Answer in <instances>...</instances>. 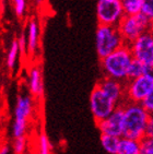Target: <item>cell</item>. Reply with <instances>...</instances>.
I'll return each mask as SVG.
<instances>
[{"label":"cell","instance_id":"6da1fadb","mask_svg":"<svg viewBox=\"0 0 153 154\" xmlns=\"http://www.w3.org/2000/svg\"><path fill=\"white\" fill-rule=\"evenodd\" d=\"M123 136L125 138L141 140L145 137L147 125L150 118V114L148 113L141 103L126 102L123 104Z\"/></svg>","mask_w":153,"mask_h":154},{"label":"cell","instance_id":"7a4b0ae2","mask_svg":"<svg viewBox=\"0 0 153 154\" xmlns=\"http://www.w3.org/2000/svg\"><path fill=\"white\" fill-rule=\"evenodd\" d=\"M133 57L129 46L124 44L116 51L101 59V66L105 77L126 82L128 80V69Z\"/></svg>","mask_w":153,"mask_h":154},{"label":"cell","instance_id":"3957f363","mask_svg":"<svg viewBox=\"0 0 153 154\" xmlns=\"http://www.w3.org/2000/svg\"><path fill=\"white\" fill-rule=\"evenodd\" d=\"M152 24V21L149 20L141 12H139L137 14H125L124 18L118 23L117 29L124 39L125 44H129L141 34L149 32Z\"/></svg>","mask_w":153,"mask_h":154},{"label":"cell","instance_id":"277c9868","mask_svg":"<svg viewBox=\"0 0 153 154\" xmlns=\"http://www.w3.org/2000/svg\"><path fill=\"white\" fill-rule=\"evenodd\" d=\"M125 44L117 26L98 24L95 34L96 53L100 59L106 57Z\"/></svg>","mask_w":153,"mask_h":154},{"label":"cell","instance_id":"5b68a950","mask_svg":"<svg viewBox=\"0 0 153 154\" xmlns=\"http://www.w3.org/2000/svg\"><path fill=\"white\" fill-rule=\"evenodd\" d=\"M33 112L32 95H18L14 106V120L12 124V137H23L27 132V119Z\"/></svg>","mask_w":153,"mask_h":154},{"label":"cell","instance_id":"8992f818","mask_svg":"<svg viewBox=\"0 0 153 154\" xmlns=\"http://www.w3.org/2000/svg\"><path fill=\"white\" fill-rule=\"evenodd\" d=\"M124 15L120 0H97L96 17L98 24L117 26Z\"/></svg>","mask_w":153,"mask_h":154},{"label":"cell","instance_id":"52a82bcc","mask_svg":"<svg viewBox=\"0 0 153 154\" xmlns=\"http://www.w3.org/2000/svg\"><path fill=\"white\" fill-rule=\"evenodd\" d=\"M118 106V104L114 102L112 98L107 96L105 93L100 89L98 85L92 90L90 95V108L92 115L96 122L105 119L107 116L114 112V109Z\"/></svg>","mask_w":153,"mask_h":154},{"label":"cell","instance_id":"ba28073f","mask_svg":"<svg viewBox=\"0 0 153 154\" xmlns=\"http://www.w3.org/2000/svg\"><path fill=\"white\" fill-rule=\"evenodd\" d=\"M153 89V81L147 75L127 80L125 83V98L127 102L141 103Z\"/></svg>","mask_w":153,"mask_h":154},{"label":"cell","instance_id":"9c48e42d","mask_svg":"<svg viewBox=\"0 0 153 154\" xmlns=\"http://www.w3.org/2000/svg\"><path fill=\"white\" fill-rule=\"evenodd\" d=\"M127 45L129 46L135 59L143 63L153 61V35L150 31L141 34Z\"/></svg>","mask_w":153,"mask_h":154},{"label":"cell","instance_id":"30bf717a","mask_svg":"<svg viewBox=\"0 0 153 154\" xmlns=\"http://www.w3.org/2000/svg\"><path fill=\"white\" fill-rule=\"evenodd\" d=\"M123 105H118L112 114L105 119L96 122L97 128L103 134H111L120 138L123 136Z\"/></svg>","mask_w":153,"mask_h":154},{"label":"cell","instance_id":"8fae6325","mask_svg":"<svg viewBox=\"0 0 153 154\" xmlns=\"http://www.w3.org/2000/svg\"><path fill=\"white\" fill-rule=\"evenodd\" d=\"M96 85L100 86V89L117 104L125 98V83L121 81L105 77Z\"/></svg>","mask_w":153,"mask_h":154},{"label":"cell","instance_id":"7c38bea8","mask_svg":"<svg viewBox=\"0 0 153 154\" xmlns=\"http://www.w3.org/2000/svg\"><path fill=\"white\" fill-rule=\"evenodd\" d=\"M29 90L32 96L42 97L44 94V85L42 70L38 66H33L29 72Z\"/></svg>","mask_w":153,"mask_h":154},{"label":"cell","instance_id":"4fadbf2b","mask_svg":"<svg viewBox=\"0 0 153 154\" xmlns=\"http://www.w3.org/2000/svg\"><path fill=\"white\" fill-rule=\"evenodd\" d=\"M27 51L30 54H34L38 49V43H39V25L35 19H32L27 24Z\"/></svg>","mask_w":153,"mask_h":154},{"label":"cell","instance_id":"5bb4252c","mask_svg":"<svg viewBox=\"0 0 153 154\" xmlns=\"http://www.w3.org/2000/svg\"><path fill=\"white\" fill-rule=\"evenodd\" d=\"M116 154H140V140L120 137Z\"/></svg>","mask_w":153,"mask_h":154},{"label":"cell","instance_id":"9a60e30c","mask_svg":"<svg viewBox=\"0 0 153 154\" xmlns=\"http://www.w3.org/2000/svg\"><path fill=\"white\" fill-rule=\"evenodd\" d=\"M19 54H20V48H19V44L17 39H13L10 44L9 51L7 54V60H6V65L7 68L9 70H13L15 68V65H17V61H18L19 58Z\"/></svg>","mask_w":153,"mask_h":154},{"label":"cell","instance_id":"2e32d148","mask_svg":"<svg viewBox=\"0 0 153 154\" xmlns=\"http://www.w3.org/2000/svg\"><path fill=\"white\" fill-rule=\"evenodd\" d=\"M118 143H119L118 137L101 134V145L108 154H116Z\"/></svg>","mask_w":153,"mask_h":154},{"label":"cell","instance_id":"e0dca14e","mask_svg":"<svg viewBox=\"0 0 153 154\" xmlns=\"http://www.w3.org/2000/svg\"><path fill=\"white\" fill-rule=\"evenodd\" d=\"M121 7L126 15L137 14L141 11L143 0H120Z\"/></svg>","mask_w":153,"mask_h":154},{"label":"cell","instance_id":"ac0fdd59","mask_svg":"<svg viewBox=\"0 0 153 154\" xmlns=\"http://www.w3.org/2000/svg\"><path fill=\"white\" fill-rule=\"evenodd\" d=\"M143 72H144V63L141 61H139L138 59L133 58L129 66V69H128V80H131V79L140 77V75L143 74Z\"/></svg>","mask_w":153,"mask_h":154},{"label":"cell","instance_id":"d6986e66","mask_svg":"<svg viewBox=\"0 0 153 154\" xmlns=\"http://www.w3.org/2000/svg\"><path fill=\"white\" fill-rule=\"evenodd\" d=\"M52 153V144L47 134L42 132L38 137V154H50Z\"/></svg>","mask_w":153,"mask_h":154},{"label":"cell","instance_id":"ffe728a7","mask_svg":"<svg viewBox=\"0 0 153 154\" xmlns=\"http://www.w3.org/2000/svg\"><path fill=\"white\" fill-rule=\"evenodd\" d=\"M27 146V139L25 137H19V138H14L13 144H12V150L14 154H23L24 150Z\"/></svg>","mask_w":153,"mask_h":154},{"label":"cell","instance_id":"44dd1931","mask_svg":"<svg viewBox=\"0 0 153 154\" xmlns=\"http://www.w3.org/2000/svg\"><path fill=\"white\" fill-rule=\"evenodd\" d=\"M140 12L153 22V0H143Z\"/></svg>","mask_w":153,"mask_h":154},{"label":"cell","instance_id":"7402d4cb","mask_svg":"<svg viewBox=\"0 0 153 154\" xmlns=\"http://www.w3.org/2000/svg\"><path fill=\"white\" fill-rule=\"evenodd\" d=\"M14 13L18 18H22L27 11V1L25 0H12Z\"/></svg>","mask_w":153,"mask_h":154},{"label":"cell","instance_id":"603a6c76","mask_svg":"<svg viewBox=\"0 0 153 154\" xmlns=\"http://www.w3.org/2000/svg\"><path fill=\"white\" fill-rule=\"evenodd\" d=\"M141 105L145 108V110H147L150 115H153V89L151 90V92L147 95V97L141 102Z\"/></svg>","mask_w":153,"mask_h":154},{"label":"cell","instance_id":"cb8c5ba5","mask_svg":"<svg viewBox=\"0 0 153 154\" xmlns=\"http://www.w3.org/2000/svg\"><path fill=\"white\" fill-rule=\"evenodd\" d=\"M19 44V48H20V53H24L25 51H27V33L22 32L19 36V38L17 39Z\"/></svg>","mask_w":153,"mask_h":154},{"label":"cell","instance_id":"d4e9b609","mask_svg":"<svg viewBox=\"0 0 153 154\" xmlns=\"http://www.w3.org/2000/svg\"><path fill=\"white\" fill-rule=\"evenodd\" d=\"M144 75H147L149 79L153 81V61L144 63Z\"/></svg>","mask_w":153,"mask_h":154},{"label":"cell","instance_id":"484cf974","mask_svg":"<svg viewBox=\"0 0 153 154\" xmlns=\"http://www.w3.org/2000/svg\"><path fill=\"white\" fill-rule=\"evenodd\" d=\"M145 136L153 137V115H150V118H149V122H148Z\"/></svg>","mask_w":153,"mask_h":154},{"label":"cell","instance_id":"4316f807","mask_svg":"<svg viewBox=\"0 0 153 154\" xmlns=\"http://www.w3.org/2000/svg\"><path fill=\"white\" fill-rule=\"evenodd\" d=\"M10 146L9 145H2V146H0V154H9L10 153Z\"/></svg>","mask_w":153,"mask_h":154},{"label":"cell","instance_id":"83f0119b","mask_svg":"<svg viewBox=\"0 0 153 154\" xmlns=\"http://www.w3.org/2000/svg\"><path fill=\"white\" fill-rule=\"evenodd\" d=\"M34 2H35L36 6H41L45 2V0H34Z\"/></svg>","mask_w":153,"mask_h":154},{"label":"cell","instance_id":"f1b7e54d","mask_svg":"<svg viewBox=\"0 0 153 154\" xmlns=\"http://www.w3.org/2000/svg\"><path fill=\"white\" fill-rule=\"evenodd\" d=\"M150 32L152 33V35H153V24H152V26H151V30H150Z\"/></svg>","mask_w":153,"mask_h":154},{"label":"cell","instance_id":"f546056e","mask_svg":"<svg viewBox=\"0 0 153 154\" xmlns=\"http://www.w3.org/2000/svg\"><path fill=\"white\" fill-rule=\"evenodd\" d=\"M0 120H1V115H0Z\"/></svg>","mask_w":153,"mask_h":154}]
</instances>
